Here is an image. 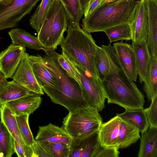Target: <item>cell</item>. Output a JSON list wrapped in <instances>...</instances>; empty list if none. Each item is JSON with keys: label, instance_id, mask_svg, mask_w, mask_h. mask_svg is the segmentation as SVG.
<instances>
[{"label": "cell", "instance_id": "60d3db41", "mask_svg": "<svg viewBox=\"0 0 157 157\" xmlns=\"http://www.w3.org/2000/svg\"><path fill=\"white\" fill-rule=\"evenodd\" d=\"M13 0H0V4L7 5L11 3Z\"/></svg>", "mask_w": 157, "mask_h": 157}, {"label": "cell", "instance_id": "f546056e", "mask_svg": "<svg viewBox=\"0 0 157 157\" xmlns=\"http://www.w3.org/2000/svg\"><path fill=\"white\" fill-rule=\"evenodd\" d=\"M94 61L98 78L101 80L107 75L110 68L107 54L102 47L97 45Z\"/></svg>", "mask_w": 157, "mask_h": 157}, {"label": "cell", "instance_id": "8992f818", "mask_svg": "<svg viewBox=\"0 0 157 157\" xmlns=\"http://www.w3.org/2000/svg\"><path fill=\"white\" fill-rule=\"evenodd\" d=\"M68 60L77 76L88 103L101 111L105 107V97L99 78L93 76L84 68L70 59Z\"/></svg>", "mask_w": 157, "mask_h": 157}, {"label": "cell", "instance_id": "7a4b0ae2", "mask_svg": "<svg viewBox=\"0 0 157 157\" xmlns=\"http://www.w3.org/2000/svg\"><path fill=\"white\" fill-rule=\"evenodd\" d=\"M136 0H120L105 3L82 21V29L89 33L104 31L121 24L129 23Z\"/></svg>", "mask_w": 157, "mask_h": 157}, {"label": "cell", "instance_id": "cb8c5ba5", "mask_svg": "<svg viewBox=\"0 0 157 157\" xmlns=\"http://www.w3.org/2000/svg\"><path fill=\"white\" fill-rule=\"evenodd\" d=\"M121 119L135 126L141 134L146 132L149 127L144 109L130 110L126 109L121 113H116Z\"/></svg>", "mask_w": 157, "mask_h": 157}, {"label": "cell", "instance_id": "4dcf8cb0", "mask_svg": "<svg viewBox=\"0 0 157 157\" xmlns=\"http://www.w3.org/2000/svg\"><path fill=\"white\" fill-rule=\"evenodd\" d=\"M29 115L16 116L19 130L22 138L26 145L31 147L35 141L29 123Z\"/></svg>", "mask_w": 157, "mask_h": 157}, {"label": "cell", "instance_id": "f1b7e54d", "mask_svg": "<svg viewBox=\"0 0 157 157\" xmlns=\"http://www.w3.org/2000/svg\"><path fill=\"white\" fill-rule=\"evenodd\" d=\"M13 138L0 121V157H11L14 154Z\"/></svg>", "mask_w": 157, "mask_h": 157}, {"label": "cell", "instance_id": "603a6c76", "mask_svg": "<svg viewBox=\"0 0 157 157\" xmlns=\"http://www.w3.org/2000/svg\"><path fill=\"white\" fill-rule=\"evenodd\" d=\"M140 132L132 124L121 119L118 140L119 149L128 147L136 143L140 138Z\"/></svg>", "mask_w": 157, "mask_h": 157}, {"label": "cell", "instance_id": "d590c367", "mask_svg": "<svg viewBox=\"0 0 157 157\" xmlns=\"http://www.w3.org/2000/svg\"><path fill=\"white\" fill-rule=\"evenodd\" d=\"M31 147L33 152V157H51L37 141L35 140Z\"/></svg>", "mask_w": 157, "mask_h": 157}, {"label": "cell", "instance_id": "ac0fdd59", "mask_svg": "<svg viewBox=\"0 0 157 157\" xmlns=\"http://www.w3.org/2000/svg\"><path fill=\"white\" fill-rule=\"evenodd\" d=\"M40 95L32 93L27 96L7 103L16 116L30 115L40 106L42 101Z\"/></svg>", "mask_w": 157, "mask_h": 157}, {"label": "cell", "instance_id": "4316f807", "mask_svg": "<svg viewBox=\"0 0 157 157\" xmlns=\"http://www.w3.org/2000/svg\"><path fill=\"white\" fill-rule=\"evenodd\" d=\"M55 0H42L33 14L29 23L32 27L39 32L42 24Z\"/></svg>", "mask_w": 157, "mask_h": 157}, {"label": "cell", "instance_id": "8fae6325", "mask_svg": "<svg viewBox=\"0 0 157 157\" xmlns=\"http://www.w3.org/2000/svg\"><path fill=\"white\" fill-rule=\"evenodd\" d=\"M101 147L98 130L83 138L72 139L69 157H95Z\"/></svg>", "mask_w": 157, "mask_h": 157}, {"label": "cell", "instance_id": "7bdbcfd3", "mask_svg": "<svg viewBox=\"0 0 157 157\" xmlns=\"http://www.w3.org/2000/svg\"><path fill=\"white\" fill-rule=\"evenodd\" d=\"M2 105H1V104L0 103V109Z\"/></svg>", "mask_w": 157, "mask_h": 157}, {"label": "cell", "instance_id": "d4e9b609", "mask_svg": "<svg viewBox=\"0 0 157 157\" xmlns=\"http://www.w3.org/2000/svg\"><path fill=\"white\" fill-rule=\"evenodd\" d=\"M143 88L149 101L157 95V56H151Z\"/></svg>", "mask_w": 157, "mask_h": 157}, {"label": "cell", "instance_id": "ee69618b", "mask_svg": "<svg viewBox=\"0 0 157 157\" xmlns=\"http://www.w3.org/2000/svg\"><path fill=\"white\" fill-rule=\"evenodd\" d=\"M1 118V113H0V119Z\"/></svg>", "mask_w": 157, "mask_h": 157}, {"label": "cell", "instance_id": "5b68a950", "mask_svg": "<svg viewBox=\"0 0 157 157\" xmlns=\"http://www.w3.org/2000/svg\"><path fill=\"white\" fill-rule=\"evenodd\" d=\"M98 112L89 105L69 112L63 119L62 127L73 139L85 138L99 130L102 122Z\"/></svg>", "mask_w": 157, "mask_h": 157}, {"label": "cell", "instance_id": "d6a6232c", "mask_svg": "<svg viewBox=\"0 0 157 157\" xmlns=\"http://www.w3.org/2000/svg\"><path fill=\"white\" fill-rule=\"evenodd\" d=\"M144 110L149 127L157 128V95L151 100L150 106Z\"/></svg>", "mask_w": 157, "mask_h": 157}, {"label": "cell", "instance_id": "30bf717a", "mask_svg": "<svg viewBox=\"0 0 157 157\" xmlns=\"http://www.w3.org/2000/svg\"><path fill=\"white\" fill-rule=\"evenodd\" d=\"M25 52V48L12 43L0 53V71L6 78H12Z\"/></svg>", "mask_w": 157, "mask_h": 157}, {"label": "cell", "instance_id": "6da1fadb", "mask_svg": "<svg viewBox=\"0 0 157 157\" xmlns=\"http://www.w3.org/2000/svg\"><path fill=\"white\" fill-rule=\"evenodd\" d=\"M101 47L107 54L110 65L109 73L101 80L108 103L117 105L125 109H143L144 96L122 69L113 46L110 44Z\"/></svg>", "mask_w": 157, "mask_h": 157}, {"label": "cell", "instance_id": "7c38bea8", "mask_svg": "<svg viewBox=\"0 0 157 157\" xmlns=\"http://www.w3.org/2000/svg\"><path fill=\"white\" fill-rule=\"evenodd\" d=\"M113 46L122 69L129 78L136 82L137 75L135 56L132 46L121 41L114 43Z\"/></svg>", "mask_w": 157, "mask_h": 157}, {"label": "cell", "instance_id": "f35d334b", "mask_svg": "<svg viewBox=\"0 0 157 157\" xmlns=\"http://www.w3.org/2000/svg\"><path fill=\"white\" fill-rule=\"evenodd\" d=\"M7 82V78L0 71V89L6 84Z\"/></svg>", "mask_w": 157, "mask_h": 157}, {"label": "cell", "instance_id": "4fadbf2b", "mask_svg": "<svg viewBox=\"0 0 157 157\" xmlns=\"http://www.w3.org/2000/svg\"><path fill=\"white\" fill-rule=\"evenodd\" d=\"M0 111L1 121L22 148L25 157H33V152L31 147L26 145L22 138L15 114L6 104L2 105Z\"/></svg>", "mask_w": 157, "mask_h": 157}, {"label": "cell", "instance_id": "b9f144b4", "mask_svg": "<svg viewBox=\"0 0 157 157\" xmlns=\"http://www.w3.org/2000/svg\"><path fill=\"white\" fill-rule=\"evenodd\" d=\"M119 0H102L101 4L99 6L105 3L113 2Z\"/></svg>", "mask_w": 157, "mask_h": 157}, {"label": "cell", "instance_id": "9c48e42d", "mask_svg": "<svg viewBox=\"0 0 157 157\" xmlns=\"http://www.w3.org/2000/svg\"><path fill=\"white\" fill-rule=\"evenodd\" d=\"M29 55L26 52L12 77L13 80L29 91L43 95L44 92L37 82L30 63Z\"/></svg>", "mask_w": 157, "mask_h": 157}, {"label": "cell", "instance_id": "44dd1931", "mask_svg": "<svg viewBox=\"0 0 157 157\" xmlns=\"http://www.w3.org/2000/svg\"><path fill=\"white\" fill-rule=\"evenodd\" d=\"M139 157H157V128L149 127L145 133L141 134Z\"/></svg>", "mask_w": 157, "mask_h": 157}, {"label": "cell", "instance_id": "836d02e7", "mask_svg": "<svg viewBox=\"0 0 157 157\" xmlns=\"http://www.w3.org/2000/svg\"><path fill=\"white\" fill-rule=\"evenodd\" d=\"M57 60L59 65L69 76L77 81L81 85L77 76L68 62L66 55L63 52L61 54L57 53Z\"/></svg>", "mask_w": 157, "mask_h": 157}, {"label": "cell", "instance_id": "ab89813d", "mask_svg": "<svg viewBox=\"0 0 157 157\" xmlns=\"http://www.w3.org/2000/svg\"><path fill=\"white\" fill-rule=\"evenodd\" d=\"M91 0H81V5L83 13L86 10L88 5Z\"/></svg>", "mask_w": 157, "mask_h": 157}, {"label": "cell", "instance_id": "1f68e13d", "mask_svg": "<svg viewBox=\"0 0 157 157\" xmlns=\"http://www.w3.org/2000/svg\"><path fill=\"white\" fill-rule=\"evenodd\" d=\"M38 142L51 157H69L70 148L67 144L44 141Z\"/></svg>", "mask_w": 157, "mask_h": 157}, {"label": "cell", "instance_id": "7402d4cb", "mask_svg": "<svg viewBox=\"0 0 157 157\" xmlns=\"http://www.w3.org/2000/svg\"><path fill=\"white\" fill-rule=\"evenodd\" d=\"M32 93L13 80L7 82L0 89V103L2 105Z\"/></svg>", "mask_w": 157, "mask_h": 157}, {"label": "cell", "instance_id": "3957f363", "mask_svg": "<svg viewBox=\"0 0 157 157\" xmlns=\"http://www.w3.org/2000/svg\"><path fill=\"white\" fill-rule=\"evenodd\" d=\"M67 31V36L60 44L62 52L94 77L99 78L94 61L97 45L90 33L80 26L68 27Z\"/></svg>", "mask_w": 157, "mask_h": 157}, {"label": "cell", "instance_id": "5bb4252c", "mask_svg": "<svg viewBox=\"0 0 157 157\" xmlns=\"http://www.w3.org/2000/svg\"><path fill=\"white\" fill-rule=\"evenodd\" d=\"M147 13L146 43L151 56H157V0H143Z\"/></svg>", "mask_w": 157, "mask_h": 157}, {"label": "cell", "instance_id": "83f0119b", "mask_svg": "<svg viewBox=\"0 0 157 157\" xmlns=\"http://www.w3.org/2000/svg\"><path fill=\"white\" fill-rule=\"evenodd\" d=\"M108 36L110 43L119 40H132V34L128 23L121 24L111 27L104 31Z\"/></svg>", "mask_w": 157, "mask_h": 157}, {"label": "cell", "instance_id": "e575fe53", "mask_svg": "<svg viewBox=\"0 0 157 157\" xmlns=\"http://www.w3.org/2000/svg\"><path fill=\"white\" fill-rule=\"evenodd\" d=\"M118 146L102 147L95 155V157H118L120 153Z\"/></svg>", "mask_w": 157, "mask_h": 157}, {"label": "cell", "instance_id": "e0dca14e", "mask_svg": "<svg viewBox=\"0 0 157 157\" xmlns=\"http://www.w3.org/2000/svg\"><path fill=\"white\" fill-rule=\"evenodd\" d=\"M121 121V118L116 115L108 121L101 124L99 130V137L101 147L118 146Z\"/></svg>", "mask_w": 157, "mask_h": 157}, {"label": "cell", "instance_id": "d6986e66", "mask_svg": "<svg viewBox=\"0 0 157 157\" xmlns=\"http://www.w3.org/2000/svg\"><path fill=\"white\" fill-rule=\"evenodd\" d=\"M132 47L135 52L137 75L141 83L145 80L148 73V67L151 57L146 42L138 44L133 42Z\"/></svg>", "mask_w": 157, "mask_h": 157}, {"label": "cell", "instance_id": "52a82bcc", "mask_svg": "<svg viewBox=\"0 0 157 157\" xmlns=\"http://www.w3.org/2000/svg\"><path fill=\"white\" fill-rule=\"evenodd\" d=\"M40 0H13L7 5L0 4V30L17 27Z\"/></svg>", "mask_w": 157, "mask_h": 157}, {"label": "cell", "instance_id": "ba28073f", "mask_svg": "<svg viewBox=\"0 0 157 157\" xmlns=\"http://www.w3.org/2000/svg\"><path fill=\"white\" fill-rule=\"evenodd\" d=\"M129 24L132 42L138 44L146 42L147 17L146 7L143 0L136 1L130 16Z\"/></svg>", "mask_w": 157, "mask_h": 157}, {"label": "cell", "instance_id": "2e32d148", "mask_svg": "<svg viewBox=\"0 0 157 157\" xmlns=\"http://www.w3.org/2000/svg\"><path fill=\"white\" fill-rule=\"evenodd\" d=\"M29 57L35 78L41 88L58 90V80L55 74L36 59L33 56L29 55Z\"/></svg>", "mask_w": 157, "mask_h": 157}, {"label": "cell", "instance_id": "9a60e30c", "mask_svg": "<svg viewBox=\"0 0 157 157\" xmlns=\"http://www.w3.org/2000/svg\"><path fill=\"white\" fill-rule=\"evenodd\" d=\"M35 140L38 142L60 143L70 146L72 138L62 127L50 123L47 125L39 127Z\"/></svg>", "mask_w": 157, "mask_h": 157}, {"label": "cell", "instance_id": "ffe728a7", "mask_svg": "<svg viewBox=\"0 0 157 157\" xmlns=\"http://www.w3.org/2000/svg\"><path fill=\"white\" fill-rule=\"evenodd\" d=\"M8 33L12 43L14 44L36 50L44 51L46 49L40 43L37 37L23 29L18 28H13Z\"/></svg>", "mask_w": 157, "mask_h": 157}, {"label": "cell", "instance_id": "74e56055", "mask_svg": "<svg viewBox=\"0 0 157 157\" xmlns=\"http://www.w3.org/2000/svg\"><path fill=\"white\" fill-rule=\"evenodd\" d=\"M13 141L14 151L17 156L18 157H25L23 150L13 139Z\"/></svg>", "mask_w": 157, "mask_h": 157}, {"label": "cell", "instance_id": "8d00e7d4", "mask_svg": "<svg viewBox=\"0 0 157 157\" xmlns=\"http://www.w3.org/2000/svg\"><path fill=\"white\" fill-rule=\"evenodd\" d=\"M102 0H91L88 5L84 12V15L85 17L89 14L95 9L100 4Z\"/></svg>", "mask_w": 157, "mask_h": 157}, {"label": "cell", "instance_id": "484cf974", "mask_svg": "<svg viewBox=\"0 0 157 157\" xmlns=\"http://www.w3.org/2000/svg\"><path fill=\"white\" fill-rule=\"evenodd\" d=\"M65 11L67 28L79 26V21L84 15L81 0H59Z\"/></svg>", "mask_w": 157, "mask_h": 157}, {"label": "cell", "instance_id": "277c9868", "mask_svg": "<svg viewBox=\"0 0 157 157\" xmlns=\"http://www.w3.org/2000/svg\"><path fill=\"white\" fill-rule=\"evenodd\" d=\"M67 21L63 7L59 0H55L38 33L37 38L46 49L55 50L64 39Z\"/></svg>", "mask_w": 157, "mask_h": 157}]
</instances>
